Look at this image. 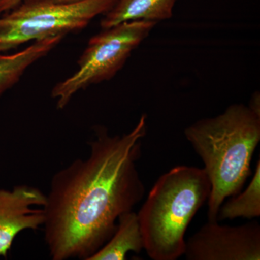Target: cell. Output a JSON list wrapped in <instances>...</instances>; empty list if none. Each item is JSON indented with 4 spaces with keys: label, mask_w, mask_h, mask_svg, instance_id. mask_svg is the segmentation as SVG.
Listing matches in <instances>:
<instances>
[{
    "label": "cell",
    "mask_w": 260,
    "mask_h": 260,
    "mask_svg": "<svg viewBox=\"0 0 260 260\" xmlns=\"http://www.w3.org/2000/svg\"><path fill=\"white\" fill-rule=\"evenodd\" d=\"M62 39L49 38L34 42L30 47L15 54H0V96L14 86L32 64L47 56Z\"/></svg>",
    "instance_id": "cell-10"
},
{
    "label": "cell",
    "mask_w": 260,
    "mask_h": 260,
    "mask_svg": "<svg viewBox=\"0 0 260 260\" xmlns=\"http://www.w3.org/2000/svg\"><path fill=\"white\" fill-rule=\"evenodd\" d=\"M47 194L36 186L21 184L0 189V256L7 258L18 234L37 231L45 222Z\"/></svg>",
    "instance_id": "cell-7"
},
{
    "label": "cell",
    "mask_w": 260,
    "mask_h": 260,
    "mask_svg": "<svg viewBox=\"0 0 260 260\" xmlns=\"http://www.w3.org/2000/svg\"><path fill=\"white\" fill-rule=\"evenodd\" d=\"M177 0H118L112 9L104 15L101 26L107 29L134 20L158 23L173 15Z\"/></svg>",
    "instance_id": "cell-8"
},
{
    "label": "cell",
    "mask_w": 260,
    "mask_h": 260,
    "mask_svg": "<svg viewBox=\"0 0 260 260\" xmlns=\"http://www.w3.org/2000/svg\"><path fill=\"white\" fill-rule=\"evenodd\" d=\"M146 116L127 133L99 126L89 154L51 178L44 205V239L53 260H88L112 237L118 219L143 200L138 170Z\"/></svg>",
    "instance_id": "cell-1"
},
{
    "label": "cell",
    "mask_w": 260,
    "mask_h": 260,
    "mask_svg": "<svg viewBox=\"0 0 260 260\" xmlns=\"http://www.w3.org/2000/svg\"><path fill=\"white\" fill-rule=\"evenodd\" d=\"M156 24L146 20L125 22L92 37L78 61V70L51 90L57 109H64L80 90L114 78Z\"/></svg>",
    "instance_id": "cell-5"
},
{
    "label": "cell",
    "mask_w": 260,
    "mask_h": 260,
    "mask_svg": "<svg viewBox=\"0 0 260 260\" xmlns=\"http://www.w3.org/2000/svg\"><path fill=\"white\" fill-rule=\"evenodd\" d=\"M184 135L203 160L211 185L208 220L218 221L223 202L240 192L250 176L260 142V115L244 104H233L218 116L197 121Z\"/></svg>",
    "instance_id": "cell-2"
},
{
    "label": "cell",
    "mask_w": 260,
    "mask_h": 260,
    "mask_svg": "<svg viewBox=\"0 0 260 260\" xmlns=\"http://www.w3.org/2000/svg\"><path fill=\"white\" fill-rule=\"evenodd\" d=\"M249 107L250 108L251 110L254 111L256 114L260 115V108H259V94H254L251 97L250 104H249Z\"/></svg>",
    "instance_id": "cell-13"
},
{
    "label": "cell",
    "mask_w": 260,
    "mask_h": 260,
    "mask_svg": "<svg viewBox=\"0 0 260 260\" xmlns=\"http://www.w3.org/2000/svg\"><path fill=\"white\" fill-rule=\"evenodd\" d=\"M23 0H0V15L8 13L20 4ZM59 3H73L81 0H53Z\"/></svg>",
    "instance_id": "cell-12"
},
{
    "label": "cell",
    "mask_w": 260,
    "mask_h": 260,
    "mask_svg": "<svg viewBox=\"0 0 260 260\" xmlns=\"http://www.w3.org/2000/svg\"><path fill=\"white\" fill-rule=\"evenodd\" d=\"M144 250L138 213L132 210L118 219L112 237L88 260H124L128 253Z\"/></svg>",
    "instance_id": "cell-9"
},
{
    "label": "cell",
    "mask_w": 260,
    "mask_h": 260,
    "mask_svg": "<svg viewBox=\"0 0 260 260\" xmlns=\"http://www.w3.org/2000/svg\"><path fill=\"white\" fill-rule=\"evenodd\" d=\"M210 191L203 168L177 166L158 178L137 213L150 259L176 260L184 255L186 230Z\"/></svg>",
    "instance_id": "cell-3"
},
{
    "label": "cell",
    "mask_w": 260,
    "mask_h": 260,
    "mask_svg": "<svg viewBox=\"0 0 260 260\" xmlns=\"http://www.w3.org/2000/svg\"><path fill=\"white\" fill-rule=\"evenodd\" d=\"M118 0H81L59 3L53 0H23L0 15V54L28 42L64 38L85 28L93 18L112 9Z\"/></svg>",
    "instance_id": "cell-4"
},
{
    "label": "cell",
    "mask_w": 260,
    "mask_h": 260,
    "mask_svg": "<svg viewBox=\"0 0 260 260\" xmlns=\"http://www.w3.org/2000/svg\"><path fill=\"white\" fill-rule=\"evenodd\" d=\"M260 216V160L249 185L243 192L224 201L219 209L217 220L252 219Z\"/></svg>",
    "instance_id": "cell-11"
},
{
    "label": "cell",
    "mask_w": 260,
    "mask_h": 260,
    "mask_svg": "<svg viewBox=\"0 0 260 260\" xmlns=\"http://www.w3.org/2000/svg\"><path fill=\"white\" fill-rule=\"evenodd\" d=\"M187 260H259L260 225L238 226L209 221L186 240Z\"/></svg>",
    "instance_id": "cell-6"
}]
</instances>
